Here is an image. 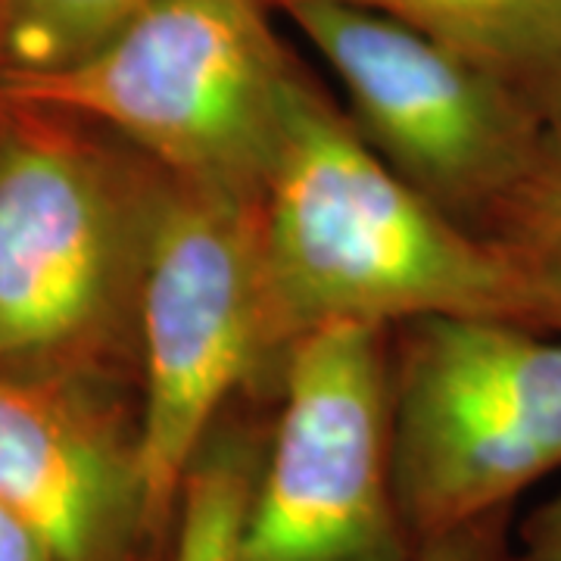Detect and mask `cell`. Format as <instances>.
Segmentation results:
<instances>
[{"label":"cell","mask_w":561,"mask_h":561,"mask_svg":"<svg viewBox=\"0 0 561 561\" xmlns=\"http://www.w3.org/2000/svg\"><path fill=\"white\" fill-rule=\"evenodd\" d=\"M0 561H57L47 542L35 534L32 524H25L0 502Z\"/></svg>","instance_id":"cell-15"},{"label":"cell","mask_w":561,"mask_h":561,"mask_svg":"<svg viewBox=\"0 0 561 561\" xmlns=\"http://www.w3.org/2000/svg\"><path fill=\"white\" fill-rule=\"evenodd\" d=\"M508 527L512 508L490 512L431 540H421L412 561H524L508 537Z\"/></svg>","instance_id":"cell-13"},{"label":"cell","mask_w":561,"mask_h":561,"mask_svg":"<svg viewBox=\"0 0 561 561\" xmlns=\"http://www.w3.org/2000/svg\"><path fill=\"white\" fill-rule=\"evenodd\" d=\"M341 81L362 140L421 197L490 241L537 172L546 125L505 84L409 22L350 0H278Z\"/></svg>","instance_id":"cell-5"},{"label":"cell","mask_w":561,"mask_h":561,"mask_svg":"<svg viewBox=\"0 0 561 561\" xmlns=\"http://www.w3.org/2000/svg\"><path fill=\"white\" fill-rule=\"evenodd\" d=\"M515 546L524 561H561V496L542 502L524 518Z\"/></svg>","instance_id":"cell-14"},{"label":"cell","mask_w":561,"mask_h":561,"mask_svg":"<svg viewBox=\"0 0 561 561\" xmlns=\"http://www.w3.org/2000/svg\"><path fill=\"white\" fill-rule=\"evenodd\" d=\"M390 453L415 542L512 508L561 468V334L483 316L400 324Z\"/></svg>","instance_id":"cell-4"},{"label":"cell","mask_w":561,"mask_h":561,"mask_svg":"<svg viewBox=\"0 0 561 561\" xmlns=\"http://www.w3.org/2000/svg\"><path fill=\"white\" fill-rule=\"evenodd\" d=\"M275 16L272 0H153L72 66L0 91L101 125L172 179L260 197L306 76Z\"/></svg>","instance_id":"cell-3"},{"label":"cell","mask_w":561,"mask_h":561,"mask_svg":"<svg viewBox=\"0 0 561 561\" xmlns=\"http://www.w3.org/2000/svg\"><path fill=\"white\" fill-rule=\"evenodd\" d=\"M169 172L94 122L0 91V375L138 387Z\"/></svg>","instance_id":"cell-2"},{"label":"cell","mask_w":561,"mask_h":561,"mask_svg":"<svg viewBox=\"0 0 561 561\" xmlns=\"http://www.w3.org/2000/svg\"><path fill=\"white\" fill-rule=\"evenodd\" d=\"M278 0H272L275 7ZM409 22L561 128V0H350Z\"/></svg>","instance_id":"cell-9"},{"label":"cell","mask_w":561,"mask_h":561,"mask_svg":"<svg viewBox=\"0 0 561 561\" xmlns=\"http://www.w3.org/2000/svg\"><path fill=\"white\" fill-rule=\"evenodd\" d=\"M0 502L57 561H169L119 393L0 375Z\"/></svg>","instance_id":"cell-8"},{"label":"cell","mask_w":561,"mask_h":561,"mask_svg":"<svg viewBox=\"0 0 561 561\" xmlns=\"http://www.w3.org/2000/svg\"><path fill=\"white\" fill-rule=\"evenodd\" d=\"M268 424L231 405L181 478L169 561H241V534Z\"/></svg>","instance_id":"cell-10"},{"label":"cell","mask_w":561,"mask_h":561,"mask_svg":"<svg viewBox=\"0 0 561 561\" xmlns=\"http://www.w3.org/2000/svg\"><path fill=\"white\" fill-rule=\"evenodd\" d=\"M530 302L534 324L561 334V128L546 131L540 165L490 234Z\"/></svg>","instance_id":"cell-11"},{"label":"cell","mask_w":561,"mask_h":561,"mask_svg":"<svg viewBox=\"0 0 561 561\" xmlns=\"http://www.w3.org/2000/svg\"><path fill=\"white\" fill-rule=\"evenodd\" d=\"M262 390L328 324L400 328L431 316L534 324L508 262L387 165L309 72L260 191Z\"/></svg>","instance_id":"cell-1"},{"label":"cell","mask_w":561,"mask_h":561,"mask_svg":"<svg viewBox=\"0 0 561 561\" xmlns=\"http://www.w3.org/2000/svg\"><path fill=\"white\" fill-rule=\"evenodd\" d=\"M387 328L328 324L284 359L241 561H412L390 453Z\"/></svg>","instance_id":"cell-7"},{"label":"cell","mask_w":561,"mask_h":561,"mask_svg":"<svg viewBox=\"0 0 561 561\" xmlns=\"http://www.w3.org/2000/svg\"><path fill=\"white\" fill-rule=\"evenodd\" d=\"M153 0H0V79L72 66Z\"/></svg>","instance_id":"cell-12"},{"label":"cell","mask_w":561,"mask_h":561,"mask_svg":"<svg viewBox=\"0 0 561 561\" xmlns=\"http://www.w3.org/2000/svg\"><path fill=\"white\" fill-rule=\"evenodd\" d=\"M260 197L169 175L140 294L144 481L172 540L181 478L262 371Z\"/></svg>","instance_id":"cell-6"}]
</instances>
